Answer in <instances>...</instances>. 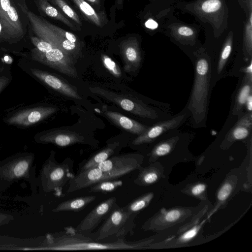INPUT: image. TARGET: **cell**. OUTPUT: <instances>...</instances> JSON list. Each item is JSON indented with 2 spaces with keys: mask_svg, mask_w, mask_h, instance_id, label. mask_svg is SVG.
Returning a JSON list of instances; mask_svg holds the SVG:
<instances>
[{
  "mask_svg": "<svg viewBox=\"0 0 252 252\" xmlns=\"http://www.w3.org/2000/svg\"><path fill=\"white\" fill-rule=\"evenodd\" d=\"M141 243L119 238L114 241H96L88 235L76 231L75 228L66 227L58 233L49 234L45 238L42 250L90 251L132 250L139 248Z\"/></svg>",
  "mask_w": 252,
  "mask_h": 252,
  "instance_id": "1",
  "label": "cell"
},
{
  "mask_svg": "<svg viewBox=\"0 0 252 252\" xmlns=\"http://www.w3.org/2000/svg\"><path fill=\"white\" fill-rule=\"evenodd\" d=\"M35 158L33 153L24 152L0 160V192L5 191L13 183L21 181L28 182L32 191H36L37 183Z\"/></svg>",
  "mask_w": 252,
  "mask_h": 252,
  "instance_id": "2",
  "label": "cell"
},
{
  "mask_svg": "<svg viewBox=\"0 0 252 252\" xmlns=\"http://www.w3.org/2000/svg\"><path fill=\"white\" fill-rule=\"evenodd\" d=\"M26 16L35 36L51 44L67 55L73 61L79 56L80 44L63 38L59 32L58 27L31 11L25 0H14Z\"/></svg>",
  "mask_w": 252,
  "mask_h": 252,
  "instance_id": "3",
  "label": "cell"
},
{
  "mask_svg": "<svg viewBox=\"0 0 252 252\" xmlns=\"http://www.w3.org/2000/svg\"><path fill=\"white\" fill-rule=\"evenodd\" d=\"M55 155L56 152L52 150L43 164L37 177V187L43 193H53L61 196L63 187L75 176L74 161L70 158H66L59 163L56 159Z\"/></svg>",
  "mask_w": 252,
  "mask_h": 252,
  "instance_id": "4",
  "label": "cell"
},
{
  "mask_svg": "<svg viewBox=\"0 0 252 252\" xmlns=\"http://www.w3.org/2000/svg\"><path fill=\"white\" fill-rule=\"evenodd\" d=\"M210 75L209 61L204 57L199 58L195 64L194 80L189 104L196 124L204 121L206 116Z\"/></svg>",
  "mask_w": 252,
  "mask_h": 252,
  "instance_id": "5",
  "label": "cell"
},
{
  "mask_svg": "<svg viewBox=\"0 0 252 252\" xmlns=\"http://www.w3.org/2000/svg\"><path fill=\"white\" fill-rule=\"evenodd\" d=\"M31 40L34 46L31 51L33 60L69 77H78L74 61L67 55L36 36H31Z\"/></svg>",
  "mask_w": 252,
  "mask_h": 252,
  "instance_id": "6",
  "label": "cell"
},
{
  "mask_svg": "<svg viewBox=\"0 0 252 252\" xmlns=\"http://www.w3.org/2000/svg\"><path fill=\"white\" fill-rule=\"evenodd\" d=\"M136 214L126 211L118 205L104 220L97 230L88 236L95 240L102 241L107 238L112 240L125 238L128 234L133 235Z\"/></svg>",
  "mask_w": 252,
  "mask_h": 252,
  "instance_id": "7",
  "label": "cell"
},
{
  "mask_svg": "<svg viewBox=\"0 0 252 252\" xmlns=\"http://www.w3.org/2000/svg\"><path fill=\"white\" fill-rule=\"evenodd\" d=\"M14 0H0V40L16 43L26 34L23 22Z\"/></svg>",
  "mask_w": 252,
  "mask_h": 252,
  "instance_id": "8",
  "label": "cell"
},
{
  "mask_svg": "<svg viewBox=\"0 0 252 252\" xmlns=\"http://www.w3.org/2000/svg\"><path fill=\"white\" fill-rule=\"evenodd\" d=\"M89 90L97 96L135 116L150 119L157 117L155 110L132 95L111 91L101 86L90 87Z\"/></svg>",
  "mask_w": 252,
  "mask_h": 252,
  "instance_id": "9",
  "label": "cell"
},
{
  "mask_svg": "<svg viewBox=\"0 0 252 252\" xmlns=\"http://www.w3.org/2000/svg\"><path fill=\"white\" fill-rule=\"evenodd\" d=\"M34 141L38 144H52L60 147L78 144L97 146V143L82 133L68 128H54L40 132L35 135Z\"/></svg>",
  "mask_w": 252,
  "mask_h": 252,
  "instance_id": "10",
  "label": "cell"
},
{
  "mask_svg": "<svg viewBox=\"0 0 252 252\" xmlns=\"http://www.w3.org/2000/svg\"><path fill=\"white\" fill-rule=\"evenodd\" d=\"M141 159V157L137 154L118 155L100 163L97 167L109 175L117 179L138 169Z\"/></svg>",
  "mask_w": 252,
  "mask_h": 252,
  "instance_id": "11",
  "label": "cell"
},
{
  "mask_svg": "<svg viewBox=\"0 0 252 252\" xmlns=\"http://www.w3.org/2000/svg\"><path fill=\"white\" fill-rule=\"evenodd\" d=\"M58 108L39 106L20 110L5 119L8 125L29 126L35 125L55 113Z\"/></svg>",
  "mask_w": 252,
  "mask_h": 252,
  "instance_id": "12",
  "label": "cell"
},
{
  "mask_svg": "<svg viewBox=\"0 0 252 252\" xmlns=\"http://www.w3.org/2000/svg\"><path fill=\"white\" fill-rule=\"evenodd\" d=\"M117 205V198L115 196L104 200L86 216L75 228V230L88 235L107 217Z\"/></svg>",
  "mask_w": 252,
  "mask_h": 252,
  "instance_id": "13",
  "label": "cell"
},
{
  "mask_svg": "<svg viewBox=\"0 0 252 252\" xmlns=\"http://www.w3.org/2000/svg\"><path fill=\"white\" fill-rule=\"evenodd\" d=\"M116 179L97 166L79 171L68 182L66 193L69 194L82 189L103 180Z\"/></svg>",
  "mask_w": 252,
  "mask_h": 252,
  "instance_id": "14",
  "label": "cell"
},
{
  "mask_svg": "<svg viewBox=\"0 0 252 252\" xmlns=\"http://www.w3.org/2000/svg\"><path fill=\"white\" fill-rule=\"evenodd\" d=\"M30 71L36 78L63 95L72 99H82L76 88L62 78L38 68H32Z\"/></svg>",
  "mask_w": 252,
  "mask_h": 252,
  "instance_id": "15",
  "label": "cell"
},
{
  "mask_svg": "<svg viewBox=\"0 0 252 252\" xmlns=\"http://www.w3.org/2000/svg\"><path fill=\"white\" fill-rule=\"evenodd\" d=\"M185 116V115H179L149 127L145 132L138 135L132 141L131 145L136 146L154 140L164 132L179 126L183 122Z\"/></svg>",
  "mask_w": 252,
  "mask_h": 252,
  "instance_id": "16",
  "label": "cell"
},
{
  "mask_svg": "<svg viewBox=\"0 0 252 252\" xmlns=\"http://www.w3.org/2000/svg\"><path fill=\"white\" fill-rule=\"evenodd\" d=\"M125 146V142L119 140L108 141L104 147L80 163L79 165V172L97 167L100 163L112 157L119 155Z\"/></svg>",
  "mask_w": 252,
  "mask_h": 252,
  "instance_id": "17",
  "label": "cell"
},
{
  "mask_svg": "<svg viewBox=\"0 0 252 252\" xmlns=\"http://www.w3.org/2000/svg\"><path fill=\"white\" fill-rule=\"evenodd\" d=\"M121 53L124 62V69L126 72H135L141 63L140 50L135 39L129 38L120 44Z\"/></svg>",
  "mask_w": 252,
  "mask_h": 252,
  "instance_id": "18",
  "label": "cell"
},
{
  "mask_svg": "<svg viewBox=\"0 0 252 252\" xmlns=\"http://www.w3.org/2000/svg\"><path fill=\"white\" fill-rule=\"evenodd\" d=\"M103 105L102 113L104 116L118 127L131 134L139 135L145 132L148 126L129 118L119 112L108 110Z\"/></svg>",
  "mask_w": 252,
  "mask_h": 252,
  "instance_id": "19",
  "label": "cell"
},
{
  "mask_svg": "<svg viewBox=\"0 0 252 252\" xmlns=\"http://www.w3.org/2000/svg\"><path fill=\"white\" fill-rule=\"evenodd\" d=\"M252 129V113L248 112L241 117L227 136L231 141L243 140L248 137Z\"/></svg>",
  "mask_w": 252,
  "mask_h": 252,
  "instance_id": "20",
  "label": "cell"
},
{
  "mask_svg": "<svg viewBox=\"0 0 252 252\" xmlns=\"http://www.w3.org/2000/svg\"><path fill=\"white\" fill-rule=\"evenodd\" d=\"M96 198L95 195H88L67 200L60 203L52 211L54 213L63 211L79 212L84 209L88 205L94 201Z\"/></svg>",
  "mask_w": 252,
  "mask_h": 252,
  "instance_id": "21",
  "label": "cell"
},
{
  "mask_svg": "<svg viewBox=\"0 0 252 252\" xmlns=\"http://www.w3.org/2000/svg\"><path fill=\"white\" fill-rule=\"evenodd\" d=\"M35 2L38 10L40 13L62 22L74 31L80 30L55 7L53 6L47 0H35Z\"/></svg>",
  "mask_w": 252,
  "mask_h": 252,
  "instance_id": "22",
  "label": "cell"
},
{
  "mask_svg": "<svg viewBox=\"0 0 252 252\" xmlns=\"http://www.w3.org/2000/svg\"><path fill=\"white\" fill-rule=\"evenodd\" d=\"M252 76L245 75L244 81L237 94L232 114L239 115L249 95L252 94Z\"/></svg>",
  "mask_w": 252,
  "mask_h": 252,
  "instance_id": "23",
  "label": "cell"
},
{
  "mask_svg": "<svg viewBox=\"0 0 252 252\" xmlns=\"http://www.w3.org/2000/svg\"><path fill=\"white\" fill-rule=\"evenodd\" d=\"M83 14L95 25L101 27L103 24V16L97 13L94 9L84 0H72Z\"/></svg>",
  "mask_w": 252,
  "mask_h": 252,
  "instance_id": "24",
  "label": "cell"
},
{
  "mask_svg": "<svg viewBox=\"0 0 252 252\" xmlns=\"http://www.w3.org/2000/svg\"><path fill=\"white\" fill-rule=\"evenodd\" d=\"M123 184L122 180L116 179L103 180L90 187L89 192L107 194L112 192Z\"/></svg>",
  "mask_w": 252,
  "mask_h": 252,
  "instance_id": "25",
  "label": "cell"
},
{
  "mask_svg": "<svg viewBox=\"0 0 252 252\" xmlns=\"http://www.w3.org/2000/svg\"><path fill=\"white\" fill-rule=\"evenodd\" d=\"M152 197V194L143 195L129 202L123 208L127 212L138 213L147 206Z\"/></svg>",
  "mask_w": 252,
  "mask_h": 252,
  "instance_id": "26",
  "label": "cell"
},
{
  "mask_svg": "<svg viewBox=\"0 0 252 252\" xmlns=\"http://www.w3.org/2000/svg\"><path fill=\"white\" fill-rule=\"evenodd\" d=\"M232 45V39L231 37H229L225 43L220 53L217 66V71L218 73L221 72L225 65L231 52Z\"/></svg>",
  "mask_w": 252,
  "mask_h": 252,
  "instance_id": "27",
  "label": "cell"
},
{
  "mask_svg": "<svg viewBox=\"0 0 252 252\" xmlns=\"http://www.w3.org/2000/svg\"><path fill=\"white\" fill-rule=\"evenodd\" d=\"M54 2L68 17L79 25H82V22L77 13L63 0H51Z\"/></svg>",
  "mask_w": 252,
  "mask_h": 252,
  "instance_id": "28",
  "label": "cell"
},
{
  "mask_svg": "<svg viewBox=\"0 0 252 252\" xmlns=\"http://www.w3.org/2000/svg\"><path fill=\"white\" fill-rule=\"evenodd\" d=\"M101 59L104 67L116 77L122 76V71L117 63L109 57L103 54Z\"/></svg>",
  "mask_w": 252,
  "mask_h": 252,
  "instance_id": "29",
  "label": "cell"
},
{
  "mask_svg": "<svg viewBox=\"0 0 252 252\" xmlns=\"http://www.w3.org/2000/svg\"><path fill=\"white\" fill-rule=\"evenodd\" d=\"M221 6L220 0H207L202 4L201 9L204 12L209 13L218 11Z\"/></svg>",
  "mask_w": 252,
  "mask_h": 252,
  "instance_id": "30",
  "label": "cell"
},
{
  "mask_svg": "<svg viewBox=\"0 0 252 252\" xmlns=\"http://www.w3.org/2000/svg\"><path fill=\"white\" fill-rule=\"evenodd\" d=\"M170 142H163L157 146L153 151V155L159 157L168 154L172 148V145Z\"/></svg>",
  "mask_w": 252,
  "mask_h": 252,
  "instance_id": "31",
  "label": "cell"
},
{
  "mask_svg": "<svg viewBox=\"0 0 252 252\" xmlns=\"http://www.w3.org/2000/svg\"><path fill=\"white\" fill-rule=\"evenodd\" d=\"M252 24L248 23L246 28L245 46L247 53L250 57H252Z\"/></svg>",
  "mask_w": 252,
  "mask_h": 252,
  "instance_id": "32",
  "label": "cell"
},
{
  "mask_svg": "<svg viewBox=\"0 0 252 252\" xmlns=\"http://www.w3.org/2000/svg\"><path fill=\"white\" fill-rule=\"evenodd\" d=\"M232 187L229 183L224 184L219 190L218 193V198L220 201L225 200L231 193Z\"/></svg>",
  "mask_w": 252,
  "mask_h": 252,
  "instance_id": "33",
  "label": "cell"
},
{
  "mask_svg": "<svg viewBox=\"0 0 252 252\" xmlns=\"http://www.w3.org/2000/svg\"><path fill=\"white\" fill-rule=\"evenodd\" d=\"M181 212L178 210H172L168 212L165 215V219L168 222L174 221L180 217Z\"/></svg>",
  "mask_w": 252,
  "mask_h": 252,
  "instance_id": "34",
  "label": "cell"
},
{
  "mask_svg": "<svg viewBox=\"0 0 252 252\" xmlns=\"http://www.w3.org/2000/svg\"><path fill=\"white\" fill-rule=\"evenodd\" d=\"M199 227L198 226H195L187 231L182 236L181 238V240L183 241H188L192 239L197 234Z\"/></svg>",
  "mask_w": 252,
  "mask_h": 252,
  "instance_id": "35",
  "label": "cell"
},
{
  "mask_svg": "<svg viewBox=\"0 0 252 252\" xmlns=\"http://www.w3.org/2000/svg\"><path fill=\"white\" fill-rule=\"evenodd\" d=\"M14 217L8 214L0 212V226L6 225L13 221Z\"/></svg>",
  "mask_w": 252,
  "mask_h": 252,
  "instance_id": "36",
  "label": "cell"
},
{
  "mask_svg": "<svg viewBox=\"0 0 252 252\" xmlns=\"http://www.w3.org/2000/svg\"><path fill=\"white\" fill-rule=\"evenodd\" d=\"M178 33L182 36H189L193 34V30L190 28L182 26L178 29Z\"/></svg>",
  "mask_w": 252,
  "mask_h": 252,
  "instance_id": "37",
  "label": "cell"
},
{
  "mask_svg": "<svg viewBox=\"0 0 252 252\" xmlns=\"http://www.w3.org/2000/svg\"><path fill=\"white\" fill-rule=\"evenodd\" d=\"M206 189V186L203 184L195 185L192 189L191 192L194 195H198L203 192Z\"/></svg>",
  "mask_w": 252,
  "mask_h": 252,
  "instance_id": "38",
  "label": "cell"
},
{
  "mask_svg": "<svg viewBox=\"0 0 252 252\" xmlns=\"http://www.w3.org/2000/svg\"><path fill=\"white\" fill-rule=\"evenodd\" d=\"M10 81V79L7 77H0V93L8 85Z\"/></svg>",
  "mask_w": 252,
  "mask_h": 252,
  "instance_id": "39",
  "label": "cell"
},
{
  "mask_svg": "<svg viewBox=\"0 0 252 252\" xmlns=\"http://www.w3.org/2000/svg\"><path fill=\"white\" fill-rule=\"evenodd\" d=\"M145 26L148 29L151 30L156 29L158 27V24L152 19H149L145 23Z\"/></svg>",
  "mask_w": 252,
  "mask_h": 252,
  "instance_id": "40",
  "label": "cell"
},
{
  "mask_svg": "<svg viewBox=\"0 0 252 252\" xmlns=\"http://www.w3.org/2000/svg\"><path fill=\"white\" fill-rule=\"evenodd\" d=\"M246 106V108L248 110V112H252V94H251L248 97L247 99V100L245 103V105Z\"/></svg>",
  "mask_w": 252,
  "mask_h": 252,
  "instance_id": "41",
  "label": "cell"
},
{
  "mask_svg": "<svg viewBox=\"0 0 252 252\" xmlns=\"http://www.w3.org/2000/svg\"><path fill=\"white\" fill-rule=\"evenodd\" d=\"M252 60H251L249 65L243 69V72L246 75L249 76H252Z\"/></svg>",
  "mask_w": 252,
  "mask_h": 252,
  "instance_id": "42",
  "label": "cell"
},
{
  "mask_svg": "<svg viewBox=\"0 0 252 252\" xmlns=\"http://www.w3.org/2000/svg\"><path fill=\"white\" fill-rule=\"evenodd\" d=\"M123 1L124 0H117L116 4L120 6L122 4Z\"/></svg>",
  "mask_w": 252,
  "mask_h": 252,
  "instance_id": "43",
  "label": "cell"
},
{
  "mask_svg": "<svg viewBox=\"0 0 252 252\" xmlns=\"http://www.w3.org/2000/svg\"><path fill=\"white\" fill-rule=\"evenodd\" d=\"M88 1L92 2V3H96L97 2V0H88Z\"/></svg>",
  "mask_w": 252,
  "mask_h": 252,
  "instance_id": "44",
  "label": "cell"
}]
</instances>
